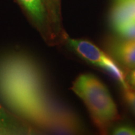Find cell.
Wrapping results in <instances>:
<instances>
[{"instance_id": "cell-5", "label": "cell", "mask_w": 135, "mask_h": 135, "mask_svg": "<svg viewBox=\"0 0 135 135\" xmlns=\"http://www.w3.org/2000/svg\"><path fill=\"white\" fill-rule=\"evenodd\" d=\"M113 56L128 68L135 67V39L114 41L110 47Z\"/></svg>"}, {"instance_id": "cell-11", "label": "cell", "mask_w": 135, "mask_h": 135, "mask_svg": "<svg viewBox=\"0 0 135 135\" xmlns=\"http://www.w3.org/2000/svg\"><path fill=\"white\" fill-rule=\"evenodd\" d=\"M126 80L131 89L135 90V67L131 68V71L126 76Z\"/></svg>"}, {"instance_id": "cell-2", "label": "cell", "mask_w": 135, "mask_h": 135, "mask_svg": "<svg viewBox=\"0 0 135 135\" xmlns=\"http://www.w3.org/2000/svg\"><path fill=\"white\" fill-rule=\"evenodd\" d=\"M71 89L84 102L95 125L101 132H105L111 123L119 118L109 90L94 75L80 74L73 83Z\"/></svg>"}, {"instance_id": "cell-6", "label": "cell", "mask_w": 135, "mask_h": 135, "mask_svg": "<svg viewBox=\"0 0 135 135\" xmlns=\"http://www.w3.org/2000/svg\"><path fill=\"white\" fill-rule=\"evenodd\" d=\"M25 131L24 128L0 104V135L18 134H23Z\"/></svg>"}, {"instance_id": "cell-7", "label": "cell", "mask_w": 135, "mask_h": 135, "mask_svg": "<svg viewBox=\"0 0 135 135\" xmlns=\"http://www.w3.org/2000/svg\"><path fill=\"white\" fill-rule=\"evenodd\" d=\"M34 19L42 22L44 18V8L41 0H19Z\"/></svg>"}, {"instance_id": "cell-1", "label": "cell", "mask_w": 135, "mask_h": 135, "mask_svg": "<svg viewBox=\"0 0 135 135\" xmlns=\"http://www.w3.org/2000/svg\"><path fill=\"white\" fill-rule=\"evenodd\" d=\"M0 96L10 109L44 129L77 132V118L53 101L35 63L20 55L0 60Z\"/></svg>"}, {"instance_id": "cell-4", "label": "cell", "mask_w": 135, "mask_h": 135, "mask_svg": "<svg viewBox=\"0 0 135 135\" xmlns=\"http://www.w3.org/2000/svg\"><path fill=\"white\" fill-rule=\"evenodd\" d=\"M114 2L111 20L115 30L135 21V0H114Z\"/></svg>"}, {"instance_id": "cell-10", "label": "cell", "mask_w": 135, "mask_h": 135, "mask_svg": "<svg viewBox=\"0 0 135 135\" xmlns=\"http://www.w3.org/2000/svg\"><path fill=\"white\" fill-rule=\"evenodd\" d=\"M112 134L115 135H135V127L128 125H121L115 128Z\"/></svg>"}, {"instance_id": "cell-8", "label": "cell", "mask_w": 135, "mask_h": 135, "mask_svg": "<svg viewBox=\"0 0 135 135\" xmlns=\"http://www.w3.org/2000/svg\"><path fill=\"white\" fill-rule=\"evenodd\" d=\"M116 31L125 39H135V21L121 26Z\"/></svg>"}, {"instance_id": "cell-9", "label": "cell", "mask_w": 135, "mask_h": 135, "mask_svg": "<svg viewBox=\"0 0 135 135\" xmlns=\"http://www.w3.org/2000/svg\"><path fill=\"white\" fill-rule=\"evenodd\" d=\"M123 91H124V97L127 104L135 113V90L129 86L126 89H123Z\"/></svg>"}, {"instance_id": "cell-3", "label": "cell", "mask_w": 135, "mask_h": 135, "mask_svg": "<svg viewBox=\"0 0 135 135\" xmlns=\"http://www.w3.org/2000/svg\"><path fill=\"white\" fill-rule=\"evenodd\" d=\"M68 41L71 47L81 57L98 67L104 69L116 79L122 86V89L130 86L126 80V76H125L122 70L113 59L104 53L95 44L82 39L68 38Z\"/></svg>"}]
</instances>
